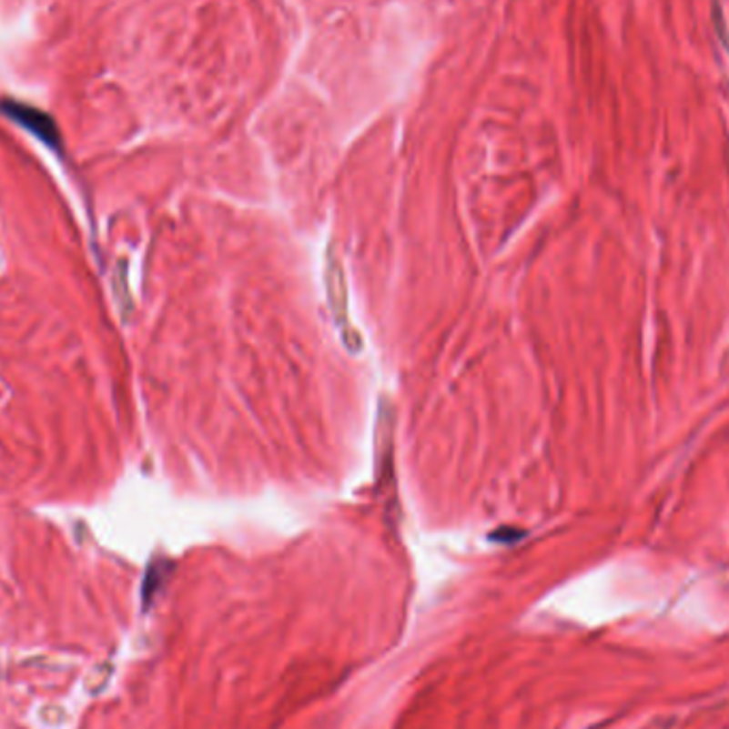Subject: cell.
Masks as SVG:
<instances>
[{"instance_id":"obj_2","label":"cell","mask_w":729,"mask_h":729,"mask_svg":"<svg viewBox=\"0 0 729 729\" xmlns=\"http://www.w3.org/2000/svg\"><path fill=\"white\" fill-rule=\"evenodd\" d=\"M5 111H7V116L11 117V120L20 122L24 128L39 137L41 141H46L47 146L58 147L60 135H58V128H56V124L52 122V117L41 114V111H36L33 107H28V105H22V103H7L5 105Z\"/></svg>"},{"instance_id":"obj_1","label":"cell","mask_w":729,"mask_h":729,"mask_svg":"<svg viewBox=\"0 0 729 729\" xmlns=\"http://www.w3.org/2000/svg\"><path fill=\"white\" fill-rule=\"evenodd\" d=\"M327 295L335 324H338L341 339H344V346L350 348L352 352H357L360 348V338L350 327V318H348V290L344 282V271H341L339 260L335 258L331 250L327 254Z\"/></svg>"}]
</instances>
